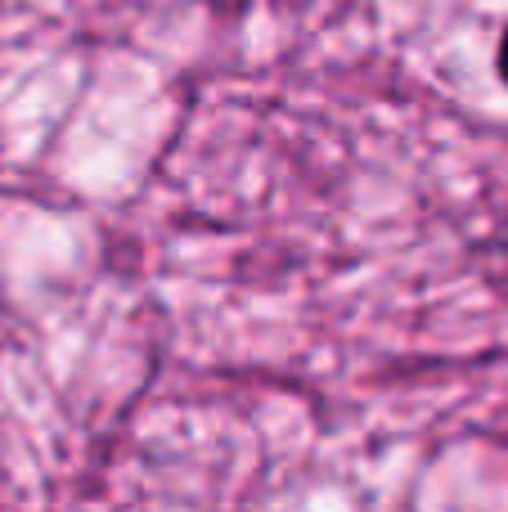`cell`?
<instances>
[{
	"label": "cell",
	"instance_id": "1",
	"mask_svg": "<svg viewBox=\"0 0 508 512\" xmlns=\"http://www.w3.org/2000/svg\"><path fill=\"white\" fill-rule=\"evenodd\" d=\"M495 63H500V77H504V86H508V32H504V41H500V54H495Z\"/></svg>",
	"mask_w": 508,
	"mask_h": 512
}]
</instances>
